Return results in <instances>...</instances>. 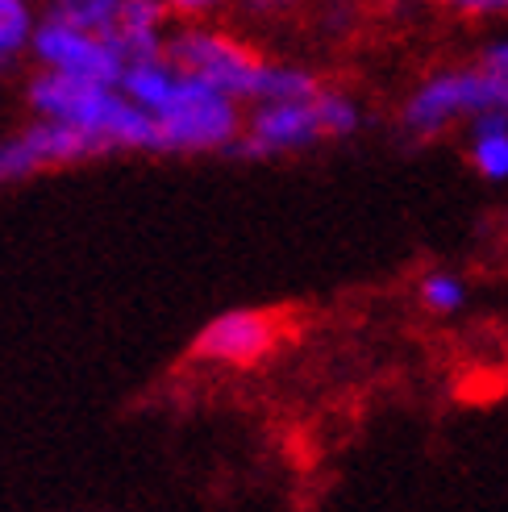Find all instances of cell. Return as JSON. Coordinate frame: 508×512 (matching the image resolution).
<instances>
[{
    "instance_id": "obj_1",
    "label": "cell",
    "mask_w": 508,
    "mask_h": 512,
    "mask_svg": "<svg viewBox=\"0 0 508 512\" xmlns=\"http://www.w3.org/2000/svg\"><path fill=\"white\" fill-rule=\"evenodd\" d=\"M125 96L146 109L159 125L163 155H205V150H234L242 138V105L217 92L213 84L180 71L167 55L142 59L121 71Z\"/></svg>"
},
{
    "instance_id": "obj_2",
    "label": "cell",
    "mask_w": 508,
    "mask_h": 512,
    "mask_svg": "<svg viewBox=\"0 0 508 512\" xmlns=\"http://www.w3.org/2000/svg\"><path fill=\"white\" fill-rule=\"evenodd\" d=\"M30 109L42 121H63L71 130H84L109 150H159V125L146 109L113 84L71 80V75L38 71L30 80Z\"/></svg>"
},
{
    "instance_id": "obj_3",
    "label": "cell",
    "mask_w": 508,
    "mask_h": 512,
    "mask_svg": "<svg viewBox=\"0 0 508 512\" xmlns=\"http://www.w3.org/2000/svg\"><path fill=\"white\" fill-rule=\"evenodd\" d=\"M363 109L359 100L338 92V88H321L309 100H271V105H254L242 138L234 142L230 155L242 159H275V155H296L309 150L325 138H350L359 134Z\"/></svg>"
},
{
    "instance_id": "obj_4",
    "label": "cell",
    "mask_w": 508,
    "mask_h": 512,
    "mask_svg": "<svg viewBox=\"0 0 508 512\" xmlns=\"http://www.w3.org/2000/svg\"><path fill=\"white\" fill-rule=\"evenodd\" d=\"M484 113L508 117V75L488 67H450L413 88L400 109V125L413 138H438L446 125L475 121Z\"/></svg>"
},
{
    "instance_id": "obj_5",
    "label": "cell",
    "mask_w": 508,
    "mask_h": 512,
    "mask_svg": "<svg viewBox=\"0 0 508 512\" xmlns=\"http://www.w3.org/2000/svg\"><path fill=\"white\" fill-rule=\"evenodd\" d=\"M163 55L180 71H188L196 80L213 84L217 92H225L230 100H238V105H259L263 100L271 59L254 55L246 42H238L230 34L205 30V25H188V30L167 38Z\"/></svg>"
},
{
    "instance_id": "obj_6",
    "label": "cell",
    "mask_w": 508,
    "mask_h": 512,
    "mask_svg": "<svg viewBox=\"0 0 508 512\" xmlns=\"http://www.w3.org/2000/svg\"><path fill=\"white\" fill-rule=\"evenodd\" d=\"M284 342V321L271 309H225L200 325L192 354L217 367H254Z\"/></svg>"
},
{
    "instance_id": "obj_7",
    "label": "cell",
    "mask_w": 508,
    "mask_h": 512,
    "mask_svg": "<svg viewBox=\"0 0 508 512\" xmlns=\"http://www.w3.org/2000/svg\"><path fill=\"white\" fill-rule=\"evenodd\" d=\"M30 50L38 55L42 71H55V75H71V80H92V84H121V55L109 46L105 34H88V30H75V25L63 21H50L42 17Z\"/></svg>"
},
{
    "instance_id": "obj_8",
    "label": "cell",
    "mask_w": 508,
    "mask_h": 512,
    "mask_svg": "<svg viewBox=\"0 0 508 512\" xmlns=\"http://www.w3.org/2000/svg\"><path fill=\"white\" fill-rule=\"evenodd\" d=\"M167 13L171 9L163 5V0H125L121 5V17H117V25L105 38L121 55L125 67L142 63V59H159L167 50V34H163Z\"/></svg>"
},
{
    "instance_id": "obj_9",
    "label": "cell",
    "mask_w": 508,
    "mask_h": 512,
    "mask_svg": "<svg viewBox=\"0 0 508 512\" xmlns=\"http://www.w3.org/2000/svg\"><path fill=\"white\" fill-rule=\"evenodd\" d=\"M21 138L30 142V150L38 155L42 171L46 167H67V163H84V159H96V155H109L105 146H100L96 138H88L84 130H71V125L63 121H34L25 125Z\"/></svg>"
},
{
    "instance_id": "obj_10",
    "label": "cell",
    "mask_w": 508,
    "mask_h": 512,
    "mask_svg": "<svg viewBox=\"0 0 508 512\" xmlns=\"http://www.w3.org/2000/svg\"><path fill=\"white\" fill-rule=\"evenodd\" d=\"M467 142H471L475 171L492 179V184H504L508 179V117L484 113V117L467 121Z\"/></svg>"
},
{
    "instance_id": "obj_11",
    "label": "cell",
    "mask_w": 508,
    "mask_h": 512,
    "mask_svg": "<svg viewBox=\"0 0 508 512\" xmlns=\"http://www.w3.org/2000/svg\"><path fill=\"white\" fill-rule=\"evenodd\" d=\"M417 300H421V309L425 313H434V317H454V313H463L467 309V279L459 271H450V267H434V271H425L421 275V284H417Z\"/></svg>"
},
{
    "instance_id": "obj_12",
    "label": "cell",
    "mask_w": 508,
    "mask_h": 512,
    "mask_svg": "<svg viewBox=\"0 0 508 512\" xmlns=\"http://www.w3.org/2000/svg\"><path fill=\"white\" fill-rule=\"evenodd\" d=\"M121 5L125 0H50L46 17L75 25V30H88V34H109L121 17Z\"/></svg>"
},
{
    "instance_id": "obj_13",
    "label": "cell",
    "mask_w": 508,
    "mask_h": 512,
    "mask_svg": "<svg viewBox=\"0 0 508 512\" xmlns=\"http://www.w3.org/2000/svg\"><path fill=\"white\" fill-rule=\"evenodd\" d=\"M34 30H38V21H34L30 0H0V63L17 59L34 42Z\"/></svg>"
},
{
    "instance_id": "obj_14",
    "label": "cell",
    "mask_w": 508,
    "mask_h": 512,
    "mask_svg": "<svg viewBox=\"0 0 508 512\" xmlns=\"http://www.w3.org/2000/svg\"><path fill=\"white\" fill-rule=\"evenodd\" d=\"M38 171H42V163H38V155H34L30 142H25L21 134L0 138V188L21 184V179H30Z\"/></svg>"
},
{
    "instance_id": "obj_15",
    "label": "cell",
    "mask_w": 508,
    "mask_h": 512,
    "mask_svg": "<svg viewBox=\"0 0 508 512\" xmlns=\"http://www.w3.org/2000/svg\"><path fill=\"white\" fill-rule=\"evenodd\" d=\"M446 9H454L459 17H479V21H488V17H508V0H442Z\"/></svg>"
},
{
    "instance_id": "obj_16",
    "label": "cell",
    "mask_w": 508,
    "mask_h": 512,
    "mask_svg": "<svg viewBox=\"0 0 508 512\" xmlns=\"http://www.w3.org/2000/svg\"><path fill=\"white\" fill-rule=\"evenodd\" d=\"M479 67H488V71L508 75V38L488 42V46H484V55H479Z\"/></svg>"
},
{
    "instance_id": "obj_17",
    "label": "cell",
    "mask_w": 508,
    "mask_h": 512,
    "mask_svg": "<svg viewBox=\"0 0 508 512\" xmlns=\"http://www.w3.org/2000/svg\"><path fill=\"white\" fill-rule=\"evenodd\" d=\"M171 13H184V17H196V13H209V9H221L225 0H163Z\"/></svg>"
},
{
    "instance_id": "obj_18",
    "label": "cell",
    "mask_w": 508,
    "mask_h": 512,
    "mask_svg": "<svg viewBox=\"0 0 508 512\" xmlns=\"http://www.w3.org/2000/svg\"><path fill=\"white\" fill-rule=\"evenodd\" d=\"M288 5H292V0H246V9L259 13V17H275V13H284Z\"/></svg>"
},
{
    "instance_id": "obj_19",
    "label": "cell",
    "mask_w": 508,
    "mask_h": 512,
    "mask_svg": "<svg viewBox=\"0 0 508 512\" xmlns=\"http://www.w3.org/2000/svg\"><path fill=\"white\" fill-rule=\"evenodd\" d=\"M384 5H421V0H384Z\"/></svg>"
}]
</instances>
